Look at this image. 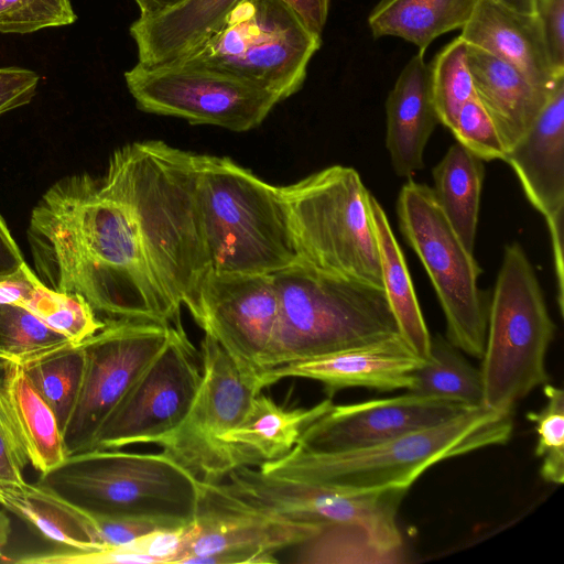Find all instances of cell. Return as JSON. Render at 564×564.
Returning <instances> with one entry per match:
<instances>
[{"label": "cell", "mask_w": 564, "mask_h": 564, "mask_svg": "<svg viewBox=\"0 0 564 564\" xmlns=\"http://www.w3.org/2000/svg\"><path fill=\"white\" fill-rule=\"evenodd\" d=\"M26 237L45 286L82 296L108 319L181 324L131 210L100 178L84 173L54 183L33 208Z\"/></svg>", "instance_id": "6da1fadb"}, {"label": "cell", "mask_w": 564, "mask_h": 564, "mask_svg": "<svg viewBox=\"0 0 564 564\" xmlns=\"http://www.w3.org/2000/svg\"><path fill=\"white\" fill-rule=\"evenodd\" d=\"M100 181L131 210L158 279L200 327L212 263L197 204V154L160 140L129 143L112 153Z\"/></svg>", "instance_id": "7a4b0ae2"}, {"label": "cell", "mask_w": 564, "mask_h": 564, "mask_svg": "<svg viewBox=\"0 0 564 564\" xmlns=\"http://www.w3.org/2000/svg\"><path fill=\"white\" fill-rule=\"evenodd\" d=\"M511 414L474 406L443 423L360 448L310 453L293 447L259 469L344 491L409 489L438 462L507 443L513 430Z\"/></svg>", "instance_id": "3957f363"}, {"label": "cell", "mask_w": 564, "mask_h": 564, "mask_svg": "<svg viewBox=\"0 0 564 564\" xmlns=\"http://www.w3.org/2000/svg\"><path fill=\"white\" fill-rule=\"evenodd\" d=\"M272 274L278 315L263 372L400 335L384 290L297 259Z\"/></svg>", "instance_id": "277c9868"}, {"label": "cell", "mask_w": 564, "mask_h": 564, "mask_svg": "<svg viewBox=\"0 0 564 564\" xmlns=\"http://www.w3.org/2000/svg\"><path fill=\"white\" fill-rule=\"evenodd\" d=\"M196 194L212 271L271 274L299 259L281 186L197 154Z\"/></svg>", "instance_id": "5b68a950"}, {"label": "cell", "mask_w": 564, "mask_h": 564, "mask_svg": "<svg viewBox=\"0 0 564 564\" xmlns=\"http://www.w3.org/2000/svg\"><path fill=\"white\" fill-rule=\"evenodd\" d=\"M36 482L93 514L169 527L191 523L200 498V481L163 452L83 451L42 473Z\"/></svg>", "instance_id": "8992f818"}, {"label": "cell", "mask_w": 564, "mask_h": 564, "mask_svg": "<svg viewBox=\"0 0 564 564\" xmlns=\"http://www.w3.org/2000/svg\"><path fill=\"white\" fill-rule=\"evenodd\" d=\"M281 189L299 259L383 289L371 194L355 169L333 165Z\"/></svg>", "instance_id": "52a82bcc"}, {"label": "cell", "mask_w": 564, "mask_h": 564, "mask_svg": "<svg viewBox=\"0 0 564 564\" xmlns=\"http://www.w3.org/2000/svg\"><path fill=\"white\" fill-rule=\"evenodd\" d=\"M555 325L534 270L513 242L505 248L489 302L481 357L482 405L512 412L518 401L549 380L546 354Z\"/></svg>", "instance_id": "ba28073f"}, {"label": "cell", "mask_w": 564, "mask_h": 564, "mask_svg": "<svg viewBox=\"0 0 564 564\" xmlns=\"http://www.w3.org/2000/svg\"><path fill=\"white\" fill-rule=\"evenodd\" d=\"M321 44L280 0H242L209 39L177 61L227 72L283 101L302 88Z\"/></svg>", "instance_id": "9c48e42d"}, {"label": "cell", "mask_w": 564, "mask_h": 564, "mask_svg": "<svg viewBox=\"0 0 564 564\" xmlns=\"http://www.w3.org/2000/svg\"><path fill=\"white\" fill-rule=\"evenodd\" d=\"M399 228L433 284L446 319V338L459 350L481 359L486 345L489 300L479 289L480 265L459 239L434 191L409 180L397 200Z\"/></svg>", "instance_id": "30bf717a"}, {"label": "cell", "mask_w": 564, "mask_h": 564, "mask_svg": "<svg viewBox=\"0 0 564 564\" xmlns=\"http://www.w3.org/2000/svg\"><path fill=\"white\" fill-rule=\"evenodd\" d=\"M137 107L149 113L245 132L260 126L281 100L227 72L175 61L124 73Z\"/></svg>", "instance_id": "8fae6325"}, {"label": "cell", "mask_w": 564, "mask_h": 564, "mask_svg": "<svg viewBox=\"0 0 564 564\" xmlns=\"http://www.w3.org/2000/svg\"><path fill=\"white\" fill-rule=\"evenodd\" d=\"M218 486L238 501L283 519L321 525L345 523L367 530L384 549L405 560L398 510L408 488L344 491L240 466Z\"/></svg>", "instance_id": "7c38bea8"}, {"label": "cell", "mask_w": 564, "mask_h": 564, "mask_svg": "<svg viewBox=\"0 0 564 564\" xmlns=\"http://www.w3.org/2000/svg\"><path fill=\"white\" fill-rule=\"evenodd\" d=\"M200 358L202 381L189 411L156 445L199 481L216 484L235 469L219 438L243 420L262 389L209 333L204 334Z\"/></svg>", "instance_id": "4fadbf2b"}, {"label": "cell", "mask_w": 564, "mask_h": 564, "mask_svg": "<svg viewBox=\"0 0 564 564\" xmlns=\"http://www.w3.org/2000/svg\"><path fill=\"white\" fill-rule=\"evenodd\" d=\"M202 381L200 351L182 324L142 370L99 427L91 448L153 443L185 419Z\"/></svg>", "instance_id": "5bb4252c"}, {"label": "cell", "mask_w": 564, "mask_h": 564, "mask_svg": "<svg viewBox=\"0 0 564 564\" xmlns=\"http://www.w3.org/2000/svg\"><path fill=\"white\" fill-rule=\"evenodd\" d=\"M79 345L85 371L74 412L63 433L67 456L88 451L102 422L164 346L174 324L107 319Z\"/></svg>", "instance_id": "9a60e30c"}, {"label": "cell", "mask_w": 564, "mask_h": 564, "mask_svg": "<svg viewBox=\"0 0 564 564\" xmlns=\"http://www.w3.org/2000/svg\"><path fill=\"white\" fill-rule=\"evenodd\" d=\"M322 528L257 510L218 484L200 481L198 510L175 563H276V552L305 541Z\"/></svg>", "instance_id": "2e32d148"}, {"label": "cell", "mask_w": 564, "mask_h": 564, "mask_svg": "<svg viewBox=\"0 0 564 564\" xmlns=\"http://www.w3.org/2000/svg\"><path fill=\"white\" fill-rule=\"evenodd\" d=\"M202 325L232 357L249 380L260 384L272 338L278 296L272 274L210 271L200 294Z\"/></svg>", "instance_id": "e0dca14e"}, {"label": "cell", "mask_w": 564, "mask_h": 564, "mask_svg": "<svg viewBox=\"0 0 564 564\" xmlns=\"http://www.w3.org/2000/svg\"><path fill=\"white\" fill-rule=\"evenodd\" d=\"M471 408L409 391L392 398L333 403L303 430L294 448L310 453L360 448L443 423Z\"/></svg>", "instance_id": "ac0fdd59"}, {"label": "cell", "mask_w": 564, "mask_h": 564, "mask_svg": "<svg viewBox=\"0 0 564 564\" xmlns=\"http://www.w3.org/2000/svg\"><path fill=\"white\" fill-rule=\"evenodd\" d=\"M550 232L556 288L563 281L564 79L558 83L527 133L505 159Z\"/></svg>", "instance_id": "d6986e66"}, {"label": "cell", "mask_w": 564, "mask_h": 564, "mask_svg": "<svg viewBox=\"0 0 564 564\" xmlns=\"http://www.w3.org/2000/svg\"><path fill=\"white\" fill-rule=\"evenodd\" d=\"M423 360L401 335L335 354L273 367L260 376L262 388L284 378L321 382L330 398L347 388L409 390Z\"/></svg>", "instance_id": "ffe728a7"}, {"label": "cell", "mask_w": 564, "mask_h": 564, "mask_svg": "<svg viewBox=\"0 0 564 564\" xmlns=\"http://www.w3.org/2000/svg\"><path fill=\"white\" fill-rule=\"evenodd\" d=\"M459 36L513 66L539 88L551 91L564 79V74L552 65L535 14L512 10L495 0H478Z\"/></svg>", "instance_id": "44dd1931"}, {"label": "cell", "mask_w": 564, "mask_h": 564, "mask_svg": "<svg viewBox=\"0 0 564 564\" xmlns=\"http://www.w3.org/2000/svg\"><path fill=\"white\" fill-rule=\"evenodd\" d=\"M386 148L394 173L410 177L424 167V150L440 119L430 66L419 52L403 67L386 101Z\"/></svg>", "instance_id": "7402d4cb"}, {"label": "cell", "mask_w": 564, "mask_h": 564, "mask_svg": "<svg viewBox=\"0 0 564 564\" xmlns=\"http://www.w3.org/2000/svg\"><path fill=\"white\" fill-rule=\"evenodd\" d=\"M467 63L475 96L492 117L509 151L533 124L556 87L551 91L539 88L513 66L469 44Z\"/></svg>", "instance_id": "603a6c76"}, {"label": "cell", "mask_w": 564, "mask_h": 564, "mask_svg": "<svg viewBox=\"0 0 564 564\" xmlns=\"http://www.w3.org/2000/svg\"><path fill=\"white\" fill-rule=\"evenodd\" d=\"M242 0H182L130 26L138 63L158 66L181 59L209 39Z\"/></svg>", "instance_id": "cb8c5ba5"}, {"label": "cell", "mask_w": 564, "mask_h": 564, "mask_svg": "<svg viewBox=\"0 0 564 564\" xmlns=\"http://www.w3.org/2000/svg\"><path fill=\"white\" fill-rule=\"evenodd\" d=\"M332 404L327 398L311 408L286 409L260 391L243 420L219 440L235 468L259 467L290 453L303 430Z\"/></svg>", "instance_id": "d4e9b609"}, {"label": "cell", "mask_w": 564, "mask_h": 564, "mask_svg": "<svg viewBox=\"0 0 564 564\" xmlns=\"http://www.w3.org/2000/svg\"><path fill=\"white\" fill-rule=\"evenodd\" d=\"M0 506L56 545L86 551L104 547L98 517L39 482L1 487Z\"/></svg>", "instance_id": "484cf974"}, {"label": "cell", "mask_w": 564, "mask_h": 564, "mask_svg": "<svg viewBox=\"0 0 564 564\" xmlns=\"http://www.w3.org/2000/svg\"><path fill=\"white\" fill-rule=\"evenodd\" d=\"M478 0H381L368 17L373 37L397 36L424 53L440 35L462 29Z\"/></svg>", "instance_id": "4316f807"}, {"label": "cell", "mask_w": 564, "mask_h": 564, "mask_svg": "<svg viewBox=\"0 0 564 564\" xmlns=\"http://www.w3.org/2000/svg\"><path fill=\"white\" fill-rule=\"evenodd\" d=\"M370 208L378 241L383 290L400 335L414 352L425 360L430 355L431 338L403 252L395 240L390 223L379 202L371 195Z\"/></svg>", "instance_id": "83f0119b"}, {"label": "cell", "mask_w": 564, "mask_h": 564, "mask_svg": "<svg viewBox=\"0 0 564 564\" xmlns=\"http://www.w3.org/2000/svg\"><path fill=\"white\" fill-rule=\"evenodd\" d=\"M1 362L7 399L30 464L41 474L66 457L56 417L20 365Z\"/></svg>", "instance_id": "f1b7e54d"}, {"label": "cell", "mask_w": 564, "mask_h": 564, "mask_svg": "<svg viewBox=\"0 0 564 564\" xmlns=\"http://www.w3.org/2000/svg\"><path fill=\"white\" fill-rule=\"evenodd\" d=\"M432 175L438 204L462 242L474 252L484 160L456 142L434 166Z\"/></svg>", "instance_id": "f546056e"}, {"label": "cell", "mask_w": 564, "mask_h": 564, "mask_svg": "<svg viewBox=\"0 0 564 564\" xmlns=\"http://www.w3.org/2000/svg\"><path fill=\"white\" fill-rule=\"evenodd\" d=\"M408 391L469 406L482 405L484 398L480 370L440 335L431 338L430 355L415 370Z\"/></svg>", "instance_id": "4dcf8cb0"}, {"label": "cell", "mask_w": 564, "mask_h": 564, "mask_svg": "<svg viewBox=\"0 0 564 564\" xmlns=\"http://www.w3.org/2000/svg\"><path fill=\"white\" fill-rule=\"evenodd\" d=\"M299 564H395L404 561L384 549L367 530L345 523L324 525L294 545Z\"/></svg>", "instance_id": "1f68e13d"}, {"label": "cell", "mask_w": 564, "mask_h": 564, "mask_svg": "<svg viewBox=\"0 0 564 564\" xmlns=\"http://www.w3.org/2000/svg\"><path fill=\"white\" fill-rule=\"evenodd\" d=\"M33 388L53 411L63 435L74 412L85 371V354L70 345L23 367Z\"/></svg>", "instance_id": "d6a6232c"}, {"label": "cell", "mask_w": 564, "mask_h": 564, "mask_svg": "<svg viewBox=\"0 0 564 564\" xmlns=\"http://www.w3.org/2000/svg\"><path fill=\"white\" fill-rule=\"evenodd\" d=\"M70 345L26 308L0 303V361L24 367Z\"/></svg>", "instance_id": "836d02e7"}, {"label": "cell", "mask_w": 564, "mask_h": 564, "mask_svg": "<svg viewBox=\"0 0 564 564\" xmlns=\"http://www.w3.org/2000/svg\"><path fill=\"white\" fill-rule=\"evenodd\" d=\"M431 89L440 123L451 131L463 106L475 96L467 63V43L454 39L429 64Z\"/></svg>", "instance_id": "e575fe53"}, {"label": "cell", "mask_w": 564, "mask_h": 564, "mask_svg": "<svg viewBox=\"0 0 564 564\" xmlns=\"http://www.w3.org/2000/svg\"><path fill=\"white\" fill-rule=\"evenodd\" d=\"M21 306L74 344L93 336L106 324L82 296L54 291L41 281Z\"/></svg>", "instance_id": "d590c367"}, {"label": "cell", "mask_w": 564, "mask_h": 564, "mask_svg": "<svg viewBox=\"0 0 564 564\" xmlns=\"http://www.w3.org/2000/svg\"><path fill=\"white\" fill-rule=\"evenodd\" d=\"M544 405L527 413L534 425L538 442L535 456L541 459L540 475L549 484L564 482V391L551 383H544Z\"/></svg>", "instance_id": "8d00e7d4"}, {"label": "cell", "mask_w": 564, "mask_h": 564, "mask_svg": "<svg viewBox=\"0 0 564 564\" xmlns=\"http://www.w3.org/2000/svg\"><path fill=\"white\" fill-rule=\"evenodd\" d=\"M76 19L70 0H0L1 33H32Z\"/></svg>", "instance_id": "74e56055"}, {"label": "cell", "mask_w": 564, "mask_h": 564, "mask_svg": "<svg viewBox=\"0 0 564 564\" xmlns=\"http://www.w3.org/2000/svg\"><path fill=\"white\" fill-rule=\"evenodd\" d=\"M452 132L484 161L503 160L508 152L496 122L476 96L463 106Z\"/></svg>", "instance_id": "f35d334b"}, {"label": "cell", "mask_w": 564, "mask_h": 564, "mask_svg": "<svg viewBox=\"0 0 564 564\" xmlns=\"http://www.w3.org/2000/svg\"><path fill=\"white\" fill-rule=\"evenodd\" d=\"M535 15L553 67L564 74V0H538Z\"/></svg>", "instance_id": "ab89813d"}, {"label": "cell", "mask_w": 564, "mask_h": 564, "mask_svg": "<svg viewBox=\"0 0 564 564\" xmlns=\"http://www.w3.org/2000/svg\"><path fill=\"white\" fill-rule=\"evenodd\" d=\"M39 75L20 67L0 68V115L26 105L34 97Z\"/></svg>", "instance_id": "60d3db41"}, {"label": "cell", "mask_w": 564, "mask_h": 564, "mask_svg": "<svg viewBox=\"0 0 564 564\" xmlns=\"http://www.w3.org/2000/svg\"><path fill=\"white\" fill-rule=\"evenodd\" d=\"M28 463L26 453L0 432V488L25 484L23 473Z\"/></svg>", "instance_id": "b9f144b4"}, {"label": "cell", "mask_w": 564, "mask_h": 564, "mask_svg": "<svg viewBox=\"0 0 564 564\" xmlns=\"http://www.w3.org/2000/svg\"><path fill=\"white\" fill-rule=\"evenodd\" d=\"M39 282L36 274L24 264L13 274L0 278V303L21 306Z\"/></svg>", "instance_id": "7bdbcfd3"}, {"label": "cell", "mask_w": 564, "mask_h": 564, "mask_svg": "<svg viewBox=\"0 0 564 564\" xmlns=\"http://www.w3.org/2000/svg\"><path fill=\"white\" fill-rule=\"evenodd\" d=\"M313 34L321 36L325 28L330 0H280Z\"/></svg>", "instance_id": "ee69618b"}, {"label": "cell", "mask_w": 564, "mask_h": 564, "mask_svg": "<svg viewBox=\"0 0 564 564\" xmlns=\"http://www.w3.org/2000/svg\"><path fill=\"white\" fill-rule=\"evenodd\" d=\"M26 262L0 216V278L13 274Z\"/></svg>", "instance_id": "f6af8a7d"}, {"label": "cell", "mask_w": 564, "mask_h": 564, "mask_svg": "<svg viewBox=\"0 0 564 564\" xmlns=\"http://www.w3.org/2000/svg\"><path fill=\"white\" fill-rule=\"evenodd\" d=\"M0 362V369H1ZM0 432L7 435L14 444L25 452L17 423L12 415L3 382V370H0ZM26 453V452H25Z\"/></svg>", "instance_id": "bcb514c9"}, {"label": "cell", "mask_w": 564, "mask_h": 564, "mask_svg": "<svg viewBox=\"0 0 564 564\" xmlns=\"http://www.w3.org/2000/svg\"><path fill=\"white\" fill-rule=\"evenodd\" d=\"M181 1L182 0H134L139 7L141 18L161 13L180 3Z\"/></svg>", "instance_id": "7dc6e473"}, {"label": "cell", "mask_w": 564, "mask_h": 564, "mask_svg": "<svg viewBox=\"0 0 564 564\" xmlns=\"http://www.w3.org/2000/svg\"><path fill=\"white\" fill-rule=\"evenodd\" d=\"M512 10L527 13L535 14V8L538 0H495Z\"/></svg>", "instance_id": "c3c4849f"}, {"label": "cell", "mask_w": 564, "mask_h": 564, "mask_svg": "<svg viewBox=\"0 0 564 564\" xmlns=\"http://www.w3.org/2000/svg\"><path fill=\"white\" fill-rule=\"evenodd\" d=\"M11 534V521L8 514L0 509V556Z\"/></svg>", "instance_id": "681fc988"}]
</instances>
